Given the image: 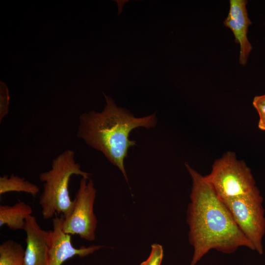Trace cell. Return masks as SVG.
Masks as SVG:
<instances>
[{
    "mask_svg": "<svg viewBox=\"0 0 265 265\" xmlns=\"http://www.w3.org/2000/svg\"><path fill=\"white\" fill-rule=\"evenodd\" d=\"M185 165L192 180L186 218L188 239L194 249L190 265H196L212 249L225 254L232 253L240 247L254 251L204 176L187 163Z\"/></svg>",
    "mask_w": 265,
    "mask_h": 265,
    "instance_id": "obj_1",
    "label": "cell"
},
{
    "mask_svg": "<svg viewBox=\"0 0 265 265\" xmlns=\"http://www.w3.org/2000/svg\"><path fill=\"white\" fill-rule=\"evenodd\" d=\"M10 96L6 84L0 81V122L6 116L8 112Z\"/></svg>",
    "mask_w": 265,
    "mask_h": 265,
    "instance_id": "obj_14",
    "label": "cell"
},
{
    "mask_svg": "<svg viewBox=\"0 0 265 265\" xmlns=\"http://www.w3.org/2000/svg\"><path fill=\"white\" fill-rule=\"evenodd\" d=\"M39 187L25 178L11 174L0 177V194L10 192H25L35 196L39 192Z\"/></svg>",
    "mask_w": 265,
    "mask_h": 265,
    "instance_id": "obj_11",
    "label": "cell"
},
{
    "mask_svg": "<svg viewBox=\"0 0 265 265\" xmlns=\"http://www.w3.org/2000/svg\"><path fill=\"white\" fill-rule=\"evenodd\" d=\"M245 0H230L228 15L224 21L226 27L233 32L235 41L240 46L239 62L245 65L252 49V45L247 38L248 29L252 24L248 18Z\"/></svg>",
    "mask_w": 265,
    "mask_h": 265,
    "instance_id": "obj_9",
    "label": "cell"
},
{
    "mask_svg": "<svg viewBox=\"0 0 265 265\" xmlns=\"http://www.w3.org/2000/svg\"><path fill=\"white\" fill-rule=\"evenodd\" d=\"M252 104L259 115L258 128L265 131V93L254 97Z\"/></svg>",
    "mask_w": 265,
    "mask_h": 265,
    "instance_id": "obj_13",
    "label": "cell"
},
{
    "mask_svg": "<svg viewBox=\"0 0 265 265\" xmlns=\"http://www.w3.org/2000/svg\"><path fill=\"white\" fill-rule=\"evenodd\" d=\"M63 221V215L53 219V228L51 230L48 265H61L74 256L84 257L102 247L100 245L81 246L79 248L74 247L71 241V235L66 234L62 230Z\"/></svg>",
    "mask_w": 265,
    "mask_h": 265,
    "instance_id": "obj_7",
    "label": "cell"
},
{
    "mask_svg": "<svg viewBox=\"0 0 265 265\" xmlns=\"http://www.w3.org/2000/svg\"><path fill=\"white\" fill-rule=\"evenodd\" d=\"M73 175L81 177L90 176L81 169L75 159L74 151L70 149L57 156L52 160L51 169L39 174L43 189L39 203L44 219L52 218L55 213H62L64 218L71 214L74 201L70 196L69 184Z\"/></svg>",
    "mask_w": 265,
    "mask_h": 265,
    "instance_id": "obj_3",
    "label": "cell"
},
{
    "mask_svg": "<svg viewBox=\"0 0 265 265\" xmlns=\"http://www.w3.org/2000/svg\"><path fill=\"white\" fill-rule=\"evenodd\" d=\"M163 257L162 246L158 243L151 245V251L149 256L140 265H161Z\"/></svg>",
    "mask_w": 265,
    "mask_h": 265,
    "instance_id": "obj_15",
    "label": "cell"
},
{
    "mask_svg": "<svg viewBox=\"0 0 265 265\" xmlns=\"http://www.w3.org/2000/svg\"><path fill=\"white\" fill-rule=\"evenodd\" d=\"M96 196L94 183L90 177H81L70 215L63 218L62 230L66 234L78 235L81 238L93 241L97 220L93 207Z\"/></svg>",
    "mask_w": 265,
    "mask_h": 265,
    "instance_id": "obj_6",
    "label": "cell"
},
{
    "mask_svg": "<svg viewBox=\"0 0 265 265\" xmlns=\"http://www.w3.org/2000/svg\"><path fill=\"white\" fill-rule=\"evenodd\" d=\"M24 256L22 245L13 240L0 245V265H25Z\"/></svg>",
    "mask_w": 265,
    "mask_h": 265,
    "instance_id": "obj_12",
    "label": "cell"
},
{
    "mask_svg": "<svg viewBox=\"0 0 265 265\" xmlns=\"http://www.w3.org/2000/svg\"><path fill=\"white\" fill-rule=\"evenodd\" d=\"M24 230L26 244L25 265H48L51 230L42 229L32 215L26 218Z\"/></svg>",
    "mask_w": 265,
    "mask_h": 265,
    "instance_id": "obj_8",
    "label": "cell"
},
{
    "mask_svg": "<svg viewBox=\"0 0 265 265\" xmlns=\"http://www.w3.org/2000/svg\"><path fill=\"white\" fill-rule=\"evenodd\" d=\"M222 202L238 228L253 245L254 251L262 255L265 216L263 198L258 188L255 186L246 194Z\"/></svg>",
    "mask_w": 265,
    "mask_h": 265,
    "instance_id": "obj_5",
    "label": "cell"
},
{
    "mask_svg": "<svg viewBox=\"0 0 265 265\" xmlns=\"http://www.w3.org/2000/svg\"><path fill=\"white\" fill-rule=\"evenodd\" d=\"M31 207L24 202H19L13 206H0V226L6 225L12 230L23 229L26 219L31 215Z\"/></svg>",
    "mask_w": 265,
    "mask_h": 265,
    "instance_id": "obj_10",
    "label": "cell"
},
{
    "mask_svg": "<svg viewBox=\"0 0 265 265\" xmlns=\"http://www.w3.org/2000/svg\"><path fill=\"white\" fill-rule=\"evenodd\" d=\"M106 104L100 112H84L79 118L77 136L91 148L102 152L128 178L124 166L130 147L136 141L130 133L139 127L151 128L157 124L156 113L135 117L126 109L118 106L114 100L103 93Z\"/></svg>",
    "mask_w": 265,
    "mask_h": 265,
    "instance_id": "obj_2",
    "label": "cell"
},
{
    "mask_svg": "<svg viewBox=\"0 0 265 265\" xmlns=\"http://www.w3.org/2000/svg\"><path fill=\"white\" fill-rule=\"evenodd\" d=\"M204 177L222 201L246 194L256 186L250 168L232 151L215 160L210 173Z\"/></svg>",
    "mask_w": 265,
    "mask_h": 265,
    "instance_id": "obj_4",
    "label": "cell"
}]
</instances>
